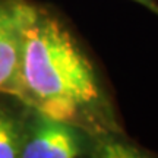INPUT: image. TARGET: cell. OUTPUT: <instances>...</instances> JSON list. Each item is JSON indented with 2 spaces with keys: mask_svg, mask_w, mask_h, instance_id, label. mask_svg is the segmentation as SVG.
Returning a JSON list of instances; mask_svg holds the SVG:
<instances>
[{
  "mask_svg": "<svg viewBox=\"0 0 158 158\" xmlns=\"http://www.w3.org/2000/svg\"><path fill=\"white\" fill-rule=\"evenodd\" d=\"M18 98L37 113L73 126L107 120L92 63L66 27L35 5L23 31Z\"/></svg>",
  "mask_w": 158,
  "mask_h": 158,
  "instance_id": "6da1fadb",
  "label": "cell"
},
{
  "mask_svg": "<svg viewBox=\"0 0 158 158\" xmlns=\"http://www.w3.org/2000/svg\"><path fill=\"white\" fill-rule=\"evenodd\" d=\"M34 5L28 0H0V92L19 94V63L25 25Z\"/></svg>",
  "mask_w": 158,
  "mask_h": 158,
  "instance_id": "7a4b0ae2",
  "label": "cell"
},
{
  "mask_svg": "<svg viewBox=\"0 0 158 158\" xmlns=\"http://www.w3.org/2000/svg\"><path fill=\"white\" fill-rule=\"evenodd\" d=\"M82 151L81 136L73 124L37 113L27 141L23 158H73Z\"/></svg>",
  "mask_w": 158,
  "mask_h": 158,
  "instance_id": "3957f363",
  "label": "cell"
},
{
  "mask_svg": "<svg viewBox=\"0 0 158 158\" xmlns=\"http://www.w3.org/2000/svg\"><path fill=\"white\" fill-rule=\"evenodd\" d=\"M23 142L15 116L0 108V158L21 157Z\"/></svg>",
  "mask_w": 158,
  "mask_h": 158,
  "instance_id": "277c9868",
  "label": "cell"
},
{
  "mask_svg": "<svg viewBox=\"0 0 158 158\" xmlns=\"http://www.w3.org/2000/svg\"><path fill=\"white\" fill-rule=\"evenodd\" d=\"M136 3H139V5L145 6L148 10H151L152 13L158 15V2L157 0H133Z\"/></svg>",
  "mask_w": 158,
  "mask_h": 158,
  "instance_id": "5b68a950",
  "label": "cell"
}]
</instances>
